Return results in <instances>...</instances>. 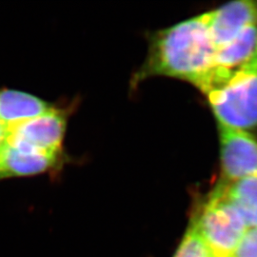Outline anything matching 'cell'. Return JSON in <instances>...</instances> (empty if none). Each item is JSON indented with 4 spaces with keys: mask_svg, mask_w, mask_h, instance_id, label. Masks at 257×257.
Listing matches in <instances>:
<instances>
[{
    "mask_svg": "<svg viewBox=\"0 0 257 257\" xmlns=\"http://www.w3.org/2000/svg\"><path fill=\"white\" fill-rule=\"evenodd\" d=\"M209 22L206 13L156 33L137 81L149 76H171L192 83L202 92L215 67L217 50Z\"/></svg>",
    "mask_w": 257,
    "mask_h": 257,
    "instance_id": "cell-1",
    "label": "cell"
},
{
    "mask_svg": "<svg viewBox=\"0 0 257 257\" xmlns=\"http://www.w3.org/2000/svg\"><path fill=\"white\" fill-rule=\"evenodd\" d=\"M218 125L248 131L257 127V59L206 93Z\"/></svg>",
    "mask_w": 257,
    "mask_h": 257,
    "instance_id": "cell-2",
    "label": "cell"
},
{
    "mask_svg": "<svg viewBox=\"0 0 257 257\" xmlns=\"http://www.w3.org/2000/svg\"><path fill=\"white\" fill-rule=\"evenodd\" d=\"M202 237L212 257H232L248 228L237 210L214 188L190 224Z\"/></svg>",
    "mask_w": 257,
    "mask_h": 257,
    "instance_id": "cell-3",
    "label": "cell"
},
{
    "mask_svg": "<svg viewBox=\"0 0 257 257\" xmlns=\"http://www.w3.org/2000/svg\"><path fill=\"white\" fill-rule=\"evenodd\" d=\"M63 110L52 108L45 113L8 128L10 141L24 145L37 152L59 156L66 130Z\"/></svg>",
    "mask_w": 257,
    "mask_h": 257,
    "instance_id": "cell-4",
    "label": "cell"
},
{
    "mask_svg": "<svg viewBox=\"0 0 257 257\" xmlns=\"http://www.w3.org/2000/svg\"><path fill=\"white\" fill-rule=\"evenodd\" d=\"M223 181L257 175V139L248 131L218 125Z\"/></svg>",
    "mask_w": 257,
    "mask_h": 257,
    "instance_id": "cell-5",
    "label": "cell"
},
{
    "mask_svg": "<svg viewBox=\"0 0 257 257\" xmlns=\"http://www.w3.org/2000/svg\"><path fill=\"white\" fill-rule=\"evenodd\" d=\"M210 32L216 48L228 44L247 28L257 24V2L238 0L209 12Z\"/></svg>",
    "mask_w": 257,
    "mask_h": 257,
    "instance_id": "cell-6",
    "label": "cell"
},
{
    "mask_svg": "<svg viewBox=\"0 0 257 257\" xmlns=\"http://www.w3.org/2000/svg\"><path fill=\"white\" fill-rule=\"evenodd\" d=\"M58 156L47 155L6 138L0 148V179L43 174L54 168Z\"/></svg>",
    "mask_w": 257,
    "mask_h": 257,
    "instance_id": "cell-7",
    "label": "cell"
},
{
    "mask_svg": "<svg viewBox=\"0 0 257 257\" xmlns=\"http://www.w3.org/2000/svg\"><path fill=\"white\" fill-rule=\"evenodd\" d=\"M257 59V24L247 28L228 44L217 48L216 71L224 80Z\"/></svg>",
    "mask_w": 257,
    "mask_h": 257,
    "instance_id": "cell-8",
    "label": "cell"
},
{
    "mask_svg": "<svg viewBox=\"0 0 257 257\" xmlns=\"http://www.w3.org/2000/svg\"><path fill=\"white\" fill-rule=\"evenodd\" d=\"M41 98L10 89H0V122L7 128L33 119L51 110Z\"/></svg>",
    "mask_w": 257,
    "mask_h": 257,
    "instance_id": "cell-9",
    "label": "cell"
},
{
    "mask_svg": "<svg viewBox=\"0 0 257 257\" xmlns=\"http://www.w3.org/2000/svg\"><path fill=\"white\" fill-rule=\"evenodd\" d=\"M215 188L237 210L248 230L257 227V175L222 181Z\"/></svg>",
    "mask_w": 257,
    "mask_h": 257,
    "instance_id": "cell-10",
    "label": "cell"
},
{
    "mask_svg": "<svg viewBox=\"0 0 257 257\" xmlns=\"http://www.w3.org/2000/svg\"><path fill=\"white\" fill-rule=\"evenodd\" d=\"M174 257H212L202 237L190 225Z\"/></svg>",
    "mask_w": 257,
    "mask_h": 257,
    "instance_id": "cell-11",
    "label": "cell"
},
{
    "mask_svg": "<svg viewBox=\"0 0 257 257\" xmlns=\"http://www.w3.org/2000/svg\"><path fill=\"white\" fill-rule=\"evenodd\" d=\"M232 257H257V227L245 232Z\"/></svg>",
    "mask_w": 257,
    "mask_h": 257,
    "instance_id": "cell-12",
    "label": "cell"
},
{
    "mask_svg": "<svg viewBox=\"0 0 257 257\" xmlns=\"http://www.w3.org/2000/svg\"><path fill=\"white\" fill-rule=\"evenodd\" d=\"M8 136V128H6L1 122H0V148L5 142L6 138Z\"/></svg>",
    "mask_w": 257,
    "mask_h": 257,
    "instance_id": "cell-13",
    "label": "cell"
}]
</instances>
